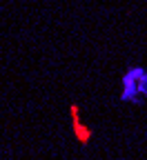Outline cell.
<instances>
[{"label": "cell", "mask_w": 147, "mask_h": 160, "mask_svg": "<svg viewBox=\"0 0 147 160\" xmlns=\"http://www.w3.org/2000/svg\"><path fill=\"white\" fill-rule=\"evenodd\" d=\"M120 100L127 105H140L147 100V69L132 65L120 78Z\"/></svg>", "instance_id": "1"}]
</instances>
